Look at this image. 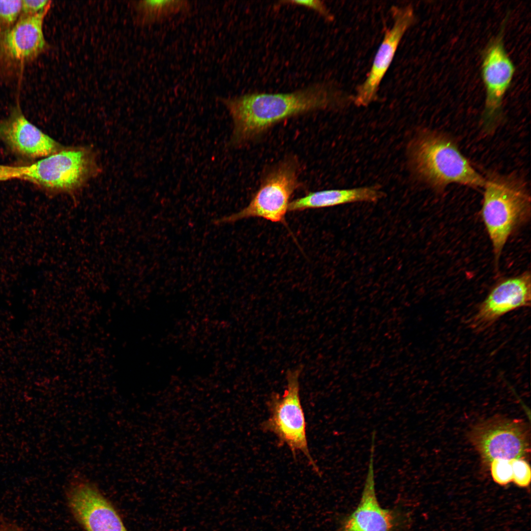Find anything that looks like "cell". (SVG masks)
Listing matches in <instances>:
<instances>
[{
  "label": "cell",
  "mask_w": 531,
  "mask_h": 531,
  "mask_svg": "<svg viewBox=\"0 0 531 531\" xmlns=\"http://www.w3.org/2000/svg\"><path fill=\"white\" fill-rule=\"evenodd\" d=\"M219 100L233 120L228 146L236 148L260 140L285 120L337 106L339 96L331 86L317 83L289 93L255 92Z\"/></svg>",
  "instance_id": "obj_1"
},
{
  "label": "cell",
  "mask_w": 531,
  "mask_h": 531,
  "mask_svg": "<svg viewBox=\"0 0 531 531\" xmlns=\"http://www.w3.org/2000/svg\"><path fill=\"white\" fill-rule=\"evenodd\" d=\"M300 165L295 156L286 157L270 167L248 205L240 211L214 220L215 224L234 223L258 217L274 223H285L290 199L301 185Z\"/></svg>",
  "instance_id": "obj_4"
},
{
  "label": "cell",
  "mask_w": 531,
  "mask_h": 531,
  "mask_svg": "<svg viewBox=\"0 0 531 531\" xmlns=\"http://www.w3.org/2000/svg\"><path fill=\"white\" fill-rule=\"evenodd\" d=\"M383 196L382 191L373 186L310 192L302 197L291 201L288 212L331 207L355 202L375 203Z\"/></svg>",
  "instance_id": "obj_15"
},
{
  "label": "cell",
  "mask_w": 531,
  "mask_h": 531,
  "mask_svg": "<svg viewBox=\"0 0 531 531\" xmlns=\"http://www.w3.org/2000/svg\"><path fill=\"white\" fill-rule=\"evenodd\" d=\"M509 13L497 35L488 43L482 53L481 76L486 90L482 117L484 130L491 132L499 121L503 96L510 86L515 66L504 47V33Z\"/></svg>",
  "instance_id": "obj_7"
},
{
  "label": "cell",
  "mask_w": 531,
  "mask_h": 531,
  "mask_svg": "<svg viewBox=\"0 0 531 531\" xmlns=\"http://www.w3.org/2000/svg\"><path fill=\"white\" fill-rule=\"evenodd\" d=\"M302 367L288 370L287 387L283 395L274 393L268 401L269 416L261 424L266 432L274 434L294 456L302 454L316 472L319 468L310 454L306 423L300 398L299 379Z\"/></svg>",
  "instance_id": "obj_5"
},
{
  "label": "cell",
  "mask_w": 531,
  "mask_h": 531,
  "mask_svg": "<svg viewBox=\"0 0 531 531\" xmlns=\"http://www.w3.org/2000/svg\"><path fill=\"white\" fill-rule=\"evenodd\" d=\"M512 468V481L518 486L526 487L531 479V470L529 463L523 458L511 460Z\"/></svg>",
  "instance_id": "obj_19"
},
{
  "label": "cell",
  "mask_w": 531,
  "mask_h": 531,
  "mask_svg": "<svg viewBox=\"0 0 531 531\" xmlns=\"http://www.w3.org/2000/svg\"><path fill=\"white\" fill-rule=\"evenodd\" d=\"M94 161L86 149L59 150L24 168L23 178L57 192H70L90 177Z\"/></svg>",
  "instance_id": "obj_6"
},
{
  "label": "cell",
  "mask_w": 531,
  "mask_h": 531,
  "mask_svg": "<svg viewBox=\"0 0 531 531\" xmlns=\"http://www.w3.org/2000/svg\"><path fill=\"white\" fill-rule=\"evenodd\" d=\"M0 139L13 151L31 158L47 157L59 150V144L30 123L19 108L0 121Z\"/></svg>",
  "instance_id": "obj_14"
},
{
  "label": "cell",
  "mask_w": 531,
  "mask_h": 531,
  "mask_svg": "<svg viewBox=\"0 0 531 531\" xmlns=\"http://www.w3.org/2000/svg\"><path fill=\"white\" fill-rule=\"evenodd\" d=\"M531 300L530 273L504 279L492 289L480 304L471 319L470 326L475 332H483L506 314L530 306Z\"/></svg>",
  "instance_id": "obj_13"
},
{
  "label": "cell",
  "mask_w": 531,
  "mask_h": 531,
  "mask_svg": "<svg viewBox=\"0 0 531 531\" xmlns=\"http://www.w3.org/2000/svg\"><path fill=\"white\" fill-rule=\"evenodd\" d=\"M392 12L393 25L385 32L369 73L358 87L354 97V102L358 106H366L377 98L379 85L392 62L399 43L414 22V14L411 6L394 7Z\"/></svg>",
  "instance_id": "obj_12"
},
{
  "label": "cell",
  "mask_w": 531,
  "mask_h": 531,
  "mask_svg": "<svg viewBox=\"0 0 531 531\" xmlns=\"http://www.w3.org/2000/svg\"><path fill=\"white\" fill-rule=\"evenodd\" d=\"M22 0H0V33L9 30L21 16Z\"/></svg>",
  "instance_id": "obj_17"
},
{
  "label": "cell",
  "mask_w": 531,
  "mask_h": 531,
  "mask_svg": "<svg viewBox=\"0 0 531 531\" xmlns=\"http://www.w3.org/2000/svg\"><path fill=\"white\" fill-rule=\"evenodd\" d=\"M66 497L71 514L85 531H128L98 486L82 474L71 478Z\"/></svg>",
  "instance_id": "obj_9"
},
{
  "label": "cell",
  "mask_w": 531,
  "mask_h": 531,
  "mask_svg": "<svg viewBox=\"0 0 531 531\" xmlns=\"http://www.w3.org/2000/svg\"><path fill=\"white\" fill-rule=\"evenodd\" d=\"M289 4L306 7L311 9L322 15L325 18L331 20L332 16L322 1L317 0H289L285 1Z\"/></svg>",
  "instance_id": "obj_21"
},
{
  "label": "cell",
  "mask_w": 531,
  "mask_h": 531,
  "mask_svg": "<svg viewBox=\"0 0 531 531\" xmlns=\"http://www.w3.org/2000/svg\"><path fill=\"white\" fill-rule=\"evenodd\" d=\"M50 6L35 15L21 17L11 28L0 33V69L20 68L47 49L43 26Z\"/></svg>",
  "instance_id": "obj_11"
},
{
  "label": "cell",
  "mask_w": 531,
  "mask_h": 531,
  "mask_svg": "<svg viewBox=\"0 0 531 531\" xmlns=\"http://www.w3.org/2000/svg\"><path fill=\"white\" fill-rule=\"evenodd\" d=\"M0 531H24L18 528L7 525L0 524Z\"/></svg>",
  "instance_id": "obj_23"
},
{
  "label": "cell",
  "mask_w": 531,
  "mask_h": 531,
  "mask_svg": "<svg viewBox=\"0 0 531 531\" xmlns=\"http://www.w3.org/2000/svg\"><path fill=\"white\" fill-rule=\"evenodd\" d=\"M409 157L417 176L433 187L443 188L451 183L478 187L485 183L455 143L444 135L419 134L412 142Z\"/></svg>",
  "instance_id": "obj_2"
},
{
  "label": "cell",
  "mask_w": 531,
  "mask_h": 531,
  "mask_svg": "<svg viewBox=\"0 0 531 531\" xmlns=\"http://www.w3.org/2000/svg\"><path fill=\"white\" fill-rule=\"evenodd\" d=\"M375 438H371L370 454L359 502L341 522L337 531H402L406 518L395 509L383 508L375 490L374 459Z\"/></svg>",
  "instance_id": "obj_10"
},
{
  "label": "cell",
  "mask_w": 531,
  "mask_h": 531,
  "mask_svg": "<svg viewBox=\"0 0 531 531\" xmlns=\"http://www.w3.org/2000/svg\"><path fill=\"white\" fill-rule=\"evenodd\" d=\"M482 217L498 262L507 239L530 216V197L522 185L510 178L486 180Z\"/></svg>",
  "instance_id": "obj_3"
},
{
  "label": "cell",
  "mask_w": 531,
  "mask_h": 531,
  "mask_svg": "<svg viewBox=\"0 0 531 531\" xmlns=\"http://www.w3.org/2000/svg\"><path fill=\"white\" fill-rule=\"evenodd\" d=\"M530 433L522 421L494 416L475 425L470 440L482 459L488 464L495 459L523 458L530 452Z\"/></svg>",
  "instance_id": "obj_8"
},
{
  "label": "cell",
  "mask_w": 531,
  "mask_h": 531,
  "mask_svg": "<svg viewBox=\"0 0 531 531\" xmlns=\"http://www.w3.org/2000/svg\"><path fill=\"white\" fill-rule=\"evenodd\" d=\"M490 465L492 477L496 483L504 485L512 481L511 460L495 459Z\"/></svg>",
  "instance_id": "obj_18"
},
{
  "label": "cell",
  "mask_w": 531,
  "mask_h": 531,
  "mask_svg": "<svg viewBox=\"0 0 531 531\" xmlns=\"http://www.w3.org/2000/svg\"><path fill=\"white\" fill-rule=\"evenodd\" d=\"M24 166L0 165V181L23 178Z\"/></svg>",
  "instance_id": "obj_22"
},
{
  "label": "cell",
  "mask_w": 531,
  "mask_h": 531,
  "mask_svg": "<svg viewBox=\"0 0 531 531\" xmlns=\"http://www.w3.org/2000/svg\"><path fill=\"white\" fill-rule=\"evenodd\" d=\"M21 17L33 16L37 14L51 6V1L47 0H22Z\"/></svg>",
  "instance_id": "obj_20"
},
{
  "label": "cell",
  "mask_w": 531,
  "mask_h": 531,
  "mask_svg": "<svg viewBox=\"0 0 531 531\" xmlns=\"http://www.w3.org/2000/svg\"><path fill=\"white\" fill-rule=\"evenodd\" d=\"M142 24L159 23L179 13L188 11L189 1L184 0H141L136 4Z\"/></svg>",
  "instance_id": "obj_16"
}]
</instances>
